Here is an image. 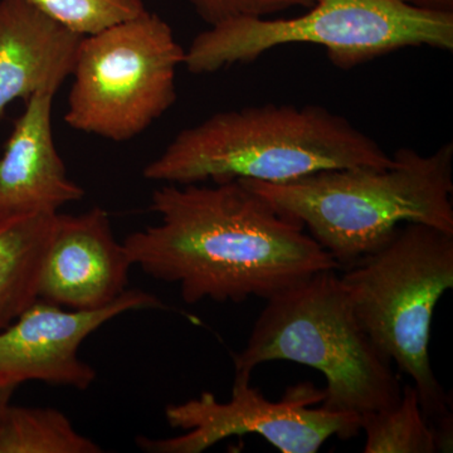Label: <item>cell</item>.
<instances>
[{"mask_svg":"<svg viewBox=\"0 0 453 453\" xmlns=\"http://www.w3.org/2000/svg\"><path fill=\"white\" fill-rule=\"evenodd\" d=\"M246 180L299 220L340 268L374 251L404 223L453 234L452 142L426 155L399 149L386 166L323 170L285 183Z\"/></svg>","mask_w":453,"mask_h":453,"instance_id":"obj_3","label":"cell"},{"mask_svg":"<svg viewBox=\"0 0 453 453\" xmlns=\"http://www.w3.org/2000/svg\"><path fill=\"white\" fill-rule=\"evenodd\" d=\"M55 95H33L0 157V225L35 213H56L81 201L85 190L68 178L52 130Z\"/></svg>","mask_w":453,"mask_h":453,"instance_id":"obj_11","label":"cell"},{"mask_svg":"<svg viewBox=\"0 0 453 453\" xmlns=\"http://www.w3.org/2000/svg\"><path fill=\"white\" fill-rule=\"evenodd\" d=\"M360 431L365 434V453L438 452L436 432L413 384L402 387L395 404L360 416Z\"/></svg>","mask_w":453,"mask_h":453,"instance_id":"obj_15","label":"cell"},{"mask_svg":"<svg viewBox=\"0 0 453 453\" xmlns=\"http://www.w3.org/2000/svg\"><path fill=\"white\" fill-rule=\"evenodd\" d=\"M208 25L237 18H266L291 8H310L314 0H188Z\"/></svg>","mask_w":453,"mask_h":453,"instance_id":"obj_17","label":"cell"},{"mask_svg":"<svg viewBox=\"0 0 453 453\" xmlns=\"http://www.w3.org/2000/svg\"><path fill=\"white\" fill-rule=\"evenodd\" d=\"M286 360L324 375L321 405L334 412L384 410L402 395L393 363L357 321L335 270L323 271L267 300L234 372L251 375L264 363Z\"/></svg>","mask_w":453,"mask_h":453,"instance_id":"obj_4","label":"cell"},{"mask_svg":"<svg viewBox=\"0 0 453 453\" xmlns=\"http://www.w3.org/2000/svg\"><path fill=\"white\" fill-rule=\"evenodd\" d=\"M390 162L392 155L374 139L326 107L266 104L217 112L180 131L142 175L164 184L285 183L323 170Z\"/></svg>","mask_w":453,"mask_h":453,"instance_id":"obj_2","label":"cell"},{"mask_svg":"<svg viewBox=\"0 0 453 453\" xmlns=\"http://www.w3.org/2000/svg\"><path fill=\"white\" fill-rule=\"evenodd\" d=\"M142 309H165V305L142 290H127L111 305L91 311L35 300L0 330V383L19 387L37 380L88 389L97 374L94 366L80 359L82 342L116 316Z\"/></svg>","mask_w":453,"mask_h":453,"instance_id":"obj_9","label":"cell"},{"mask_svg":"<svg viewBox=\"0 0 453 453\" xmlns=\"http://www.w3.org/2000/svg\"><path fill=\"white\" fill-rule=\"evenodd\" d=\"M403 2L425 11L453 13V0H403Z\"/></svg>","mask_w":453,"mask_h":453,"instance_id":"obj_18","label":"cell"},{"mask_svg":"<svg viewBox=\"0 0 453 453\" xmlns=\"http://www.w3.org/2000/svg\"><path fill=\"white\" fill-rule=\"evenodd\" d=\"M56 213H35L0 225V330L38 299V283Z\"/></svg>","mask_w":453,"mask_h":453,"instance_id":"obj_13","label":"cell"},{"mask_svg":"<svg viewBox=\"0 0 453 453\" xmlns=\"http://www.w3.org/2000/svg\"><path fill=\"white\" fill-rule=\"evenodd\" d=\"M357 321L413 381L432 426L452 417V402L429 357L432 319L453 288V234L404 223L340 276Z\"/></svg>","mask_w":453,"mask_h":453,"instance_id":"obj_5","label":"cell"},{"mask_svg":"<svg viewBox=\"0 0 453 453\" xmlns=\"http://www.w3.org/2000/svg\"><path fill=\"white\" fill-rule=\"evenodd\" d=\"M76 431L68 417L50 407L0 408V453H101Z\"/></svg>","mask_w":453,"mask_h":453,"instance_id":"obj_14","label":"cell"},{"mask_svg":"<svg viewBox=\"0 0 453 453\" xmlns=\"http://www.w3.org/2000/svg\"><path fill=\"white\" fill-rule=\"evenodd\" d=\"M159 223L124 241L133 266L177 283L187 303L268 300L339 265L246 179L213 186L163 184L151 195Z\"/></svg>","mask_w":453,"mask_h":453,"instance_id":"obj_1","label":"cell"},{"mask_svg":"<svg viewBox=\"0 0 453 453\" xmlns=\"http://www.w3.org/2000/svg\"><path fill=\"white\" fill-rule=\"evenodd\" d=\"M184 59L172 27L148 11L82 37L65 124L111 142L135 138L174 105Z\"/></svg>","mask_w":453,"mask_h":453,"instance_id":"obj_7","label":"cell"},{"mask_svg":"<svg viewBox=\"0 0 453 453\" xmlns=\"http://www.w3.org/2000/svg\"><path fill=\"white\" fill-rule=\"evenodd\" d=\"M17 388V386L0 383V408L4 407L5 404L11 402L12 395H14Z\"/></svg>","mask_w":453,"mask_h":453,"instance_id":"obj_19","label":"cell"},{"mask_svg":"<svg viewBox=\"0 0 453 453\" xmlns=\"http://www.w3.org/2000/svg\"><path fill=\"white\" fill-rule=\"evenodd\" d=\"M131 267L106 211H58L42 265L38 299L83 311L105 308L127 290Z\"/></svg>","mask_w":453,"mask_h":453,"instance_id":"obj_10","label":"cell"},{"mask_svg":"<svg viewBox=\"0 0 453 453\" xmlns=\"http://www.w3.org/2000/svg\"><path fill=\"white\" fill-rule=\"evenodd\" d=\"M44 16L74 35H96L142 16L146 12L142 0H25Z\"/></svg>","mask_w":453,"mask_h":453,"instance_id":"obj_16","label":"cell"},{"mask_svg":"<svg viewBox=\"0 0 453 453\" xmlns=\"http://www.w3.org/2000/svg\"><path fill=\"white\" fill-rule=\"evenodd\" d=\"M286 44H316L336 67L350 70L411 47L453 50V13L425 11L403 0H314L294 18H237L199 33L184 65L210 74L256 61Z\"/></svg>","mask_w":453,"mask_h":453,"instance_id":"obj_6","label":"cell"},{"mask_svg":"<svg viewBox=\"0 0 453 453\" xmlns=\"http://www.w3.org/2000/svg\"><path fill=\"white\" fill-rule=\"evenodd\" d=\"M324 389L310 381L288 387L280 401H268L251 386V375L235 372L228 402L211 393L165 408L170 427L186 434L170 438H136L149 453H201L220 441L257 434L282 453H316L332 437L350 440L360 434V416L334 412L323 403Z\"/></svg>","mask_w":453,"mask_h":453,"instance_id":"obj_8","label":"cell"},{"mask_svg":"<svg viewBox=\"0 0 453 453\" xmlns=\"http://www.w3.org/2000/svg\"><path fill=\"white\" fill-rule=\"evenodd\" d=\"M81 40L25 0H0V120L16 100L56 95Z\"/></svg>","mask_w":453,"mask_h":453,"instance_id":"obj_12","label":"cell"}]
</instances>
